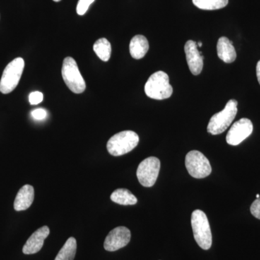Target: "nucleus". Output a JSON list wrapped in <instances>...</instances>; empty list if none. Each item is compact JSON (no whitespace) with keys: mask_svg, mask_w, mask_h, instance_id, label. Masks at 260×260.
Returning a JSON list of instances; mask_svg holds the SVG:
<instances>
[{"mask_svg":"<svg viewBox=\"0 0 260 260\" xmlns=\"http://www.w3.org/2000/svg\"><path fill=\"white\" fill-rule=\"evenodd\" d=\"M191 223L195 241L202 249L208 250L211 247L213 237L206 214L200 210H194L191 214Z\"/></svg>","mask_w":260,"mask_h":260,"instance_id":"1","label":"nucleus"},{"mask_svg":"<svg viewBox=\"0 0 260 260\" xmlns=\"http://www.w3.org/2000/svg\"><path fill=\"white\" fill-rule=\"evenodd\" d=\"M147 96L155 100L169 99L173 93V88L169 83V77L162 71L153 73L145 85Z\"/></svg>","mask_w":260,"mask_h":260,"instance_id":"2","label":"nucleus"},{"mask_svg":"<svg viewBox=\"0 0 260 260\" xmlns=\"http://www.w3.org/2000/svg\"><path fill=\"white\" fill-rule=\"evenodd\" d=\"M139 136L133 131H123L114 135L107 143L108 152L114 156L129 153L139 143Z\"/></svg>","mask_w":260,"mask_h":260,"instance_id":"3","label":"nucleus"},{"mask_svg":"<svg viewBox=\"0 0 260 260\" xmlns=\"http://www.w3.org/2000/svg\"><path fill=\"white\" fill-rule=\"evenodd\" d=\"M238 102L232 99L228 102L221 112L212 116L208 125V132L211 135H217L224 133L232 124L238 112Z\"/></svg>","mask_w":260,"mask_h":260,"instance_id":"4","label":"nucleus"},{"mask_svg":"<svg viewBox=\"0 0 260 260\" xmlns=\"http://www.w3.org/2000/svg\"><path fill=\"white\" fill-rule=\"evenodd\" d=\"M61 75L68 88L74 93H83L86 88V84L83 79L76 61L73 57L68 56L63 61Z\"/></svg>","mask_w":260,"mask_h":260,"instance_id":"5","label":"nucleus"},{"mask_svg":"<svg viewBox=\"0 0 260 260\" xmlns=\"http://www.w3.org/2000/svg\"><path fill=\"white\" fill-rule=\"evenodd\" d=\"M25 67L23 58L18 57L10 61L4 70L0 80V92L8 94L18 86Z\"/></svg>","mask_w":260,"mask_h":260,"instance_id":"6","label":"nucleus"},{"mask_svg":"<svg viewBox=\"0 0 260 260\" xmlns=\"http://www.w3.org/2000/svg\"><path fill=\"white\" fill-rule=\"evenodd\" d=\"M185 166L189 175L196 179H203L211 174L209 160L198 150H191L186 154Z\"/></svg>","mask_w":260,"mask_h":260,"instance_id":"7","label":"nucleus"},{"mask_svg":"<svg viewBox=\"0 0 260 260\" xmlns=\"http://www.w3.org/2000/svg\"><path fill=\"white\" fill-rule=\"evenodd\" d=\"M160 169V160L156 157H149L140 162L137 170V177L145 187H151L158 179Z\"/></svg>","mask_w":260,"mask_h":260,"instance_id":"8","label":"nucleus"},{"mask_svg":"<svg viewBox=\"0 0 260 260\" xmlns=\"http://www.w3.org/2000/svg\"><path fill=\"white\" fill-rule=\"evenodd\" d=\"M252 132V122L249 119L243 118L236 121L231 127L226 135L227 143L234 146L239 145L250 136Z\"/></svg>","mask_w":260,"mask_h":260,"instance_id":"9","label":"nucleus"},{"mask_svg":"<svg viewBox=\"0 0 260 260\" xmlns=\"http://www.w3.org/2000/svg\"><path fill=\"white\" fill-rule=\"evenodd\" d=\"M131 239L129 229L124 226L116 227L108 234L104 242V249L108 251H115L124 247Z\"/></svg>","mask_w":260,"mask_h":260,"instance_id":"10","label":"nucleus"},{"mask_svg":"<svg viewBox=\"0 0 260 260\" xmlns=\"http://www.w3.org/2000/svg\"><path fill=\"white\" fill-rule=\"evenodd\" d=\"M186 61L189 70L194 75L201 73L203 68V56L198 50V44L192 40H189L184 46Z\"/></svg>","mask_w":260,"mask_h":260,"instance_id":"11","label":"nucleus"},{"mask_svg":"<svg viewBox=\"0 0 260 260\" xmlns=\"http://www.w3.org/2000/svg\"><path fill=\"white\" fill-rule=\"evenodd\" d=\"M50 234L49 228L44 225L36 231L27 240L23 247L25 254H32L39 252L42 249L44 241Z\"/></svg>","mask_w":260,"mask_h":260,"instance_id":"12","label":"nucleus"},{"mask_svg":"<svg viewBox=\"0 0 260 260\" xmlns=\"http://www.w3.org/2000/svg\"><path fill=\"white\" fill-rule=\"evenodd\" d=\"M34 200V189L32 186L26 184L19 190L14 202V209L23 211L28 209Z\"/></svg>","mask_w":260,"mask_h":260,"instance_id":"13","label":"nucleus"},{"mask_svg":"<svg viewBox=\"0 0 260 260\" xmlns=\"http://www.w3.org/2000/svg\"><path fill=\"white\" fill-rule=\"evenodd\" d=\"M218 57L225 63H232L237 59V52L233 43L227 37H220L217 44Z\"/></svg>","mask_w":260,"mask_h":260,"instance_id":"14","label":"nucleus"},{"mask_svg":"<svg viewBox=\"0 0 260 260\" xmlns=\"http://www.w3.org/2000/svg\"><path fill=\"white\" fill-rule=\"evenodd\" d=\"M149 49L148 39L144 36L137 35L132 39L129 44V52L135 59L144 57Z\"/></svg>","mask_w":260,"mask_h":260,"instance_id":"15","label":"nucleus"},{"mask_svg":"<svg viewBox=\"0 0 260 260\" xmlns=\"http://www.w3.org/2000/svg\"><path fill=\"white\" fill-rule=\"evenodd\" d=\"M111 200L121 205H133L138 203L136 197L126 189H116L111 195Z\"/></svg>","mask_w":260,"mask_h":260,"instance_id":"16","label":"nucleus"},{"mask_svg":"<svg viewBox=\"0 0 260 260\" xmlns=\"http://www.w3.org/2000/svg\"><path fill=\"white\" fill-rule=\"evenodd\" d=\"M77 251L76 239L70 237L56 255L54 260H73Z\"/></svg>","mask_w":260,"mask_h":260,"instance_id":"17","label":"nucleus"},{"mask_svg":"<svg viewBox=\"0 0 260 260\" xmlns=\"http://www.w3.org/2000/svg\"><path fill=\"white\" fill-rule=\"evenodd\" d=\"M93 50L99 59L104 61H108L110 59L112 54V46L110 42L105 38L99 39L93 45Z\"/></svg>","mask_w":260,"mask_h":260,"instance_id":"18","label":"nucleus"},{"mask_svg":"<svg viewBox=\"0 0 260 260\" xmlns=\"http://www.w3.org/2000/svg\"><path fill=\"white\" fill-rule=\"evenodd\" d=\"M192 3L200 9L215 10L225 8L229 0H192Z\"/></svg>","mask_w":260,"mask_h":260,"instance_id":"19","label":"nucleus"},{"mask_svg":"<svg viewBox=\"0 0 260 260\" xmlns=\"http://www.w3.org/2000/svg\"><path fill=\"white\" fill-rule=\"evenodd\" d=\"M95 0H79L77 5V13L79 15H83L88 11L89 7Z\"/></svg>","mask_w":260,"mask_h":260,"instance_id":"20","label":"nucleus"},{"mask_svg":"<svg viewBox=\"0 0 260 260\" xmlns=\"http://www.w3.org/2000/svg\"><path fill=\"white\" fill-rule=\"evenodd\" d=\"M44 99V95L39 91L32 92L28 97L29 102L31 105H37L42 102Z\"/></svg>","mask_w":260,"mask_h":260,"instance_id":"21","label":"nucleus"},{"mask_svg":"<svg viewBox=\"0 0 260 260\" xmlns=\"http://www.w3.org/2000/svg\"><path fill=\"white\" fill-rule=\"evenodd\" d=\"M31 116L36 120H44L47 118V112L44 109H34L31 112Z\"/></svg>","mask_w":260,"mask_h":260,"instance_id":"22","label":"nucleus"},{"mask_svg":"<svg viewBox=\"0 0 260 260\" xmlns=\"http://www.w3.org/2000/svg\"><path fill=\"white\" fill-rule=\"evenodd\" d=\"M250 211L253 216L260 220V198L253 202L251 205Z\"/></svg>","mask_w":260,"mask_h":260,"instance_id":"23","label":"nucleus"},{"mask_svg":"<svg viewBox=\"0 0 260 260\" xmlns=\"http://www.w3.org/2000/svg\"><path fill=\"white\" fill-rule=\"evenodd\" d=\"M256 77H257L258 82H259L260 85V60L258 61L257 64H256Z\"/></svg>","mask_w":260,"mask_h":260,"instance_id":"24","label":"nucleus"},{"mask_svg":"<svg viewBox=\"0 0 260 260\" xmlns=\"http://www.w3.org/2000/svg\"><path fill=\"white\" fill-rule=\"evenodd\" d=\"M198 47H202V46H203V44H202V42H198Z\"/></svg>","mask_w":260,"mask_h":260,"instance_id":"25","label":"nucleus"},{"mask_svg":"<svg viewBox=\"0 0 260 260\" xmlns=\"http://www.w3.org/2000/svg\"><path fill=\"white\" fill-rule=\"evenodd\" d=\"M258 198H259V194H256V199H258Z\"/></svg>","mask_w":260,"mask_h":260,"instance_id":"26","label":"nucleus"},{"mask_svg":"<svg viewBox=\"0 0 260 260\" xmlns=\"http://www.w3.org/2000/svg\"><path fill=\"white\" fill-rule=\"evenodd\" d=\"M54 2H60L61 0H54Z\"/></svg>","mask_w":260,"mask_h":260,"instance_id":"27","label":"nucleus"}]
</instances>
